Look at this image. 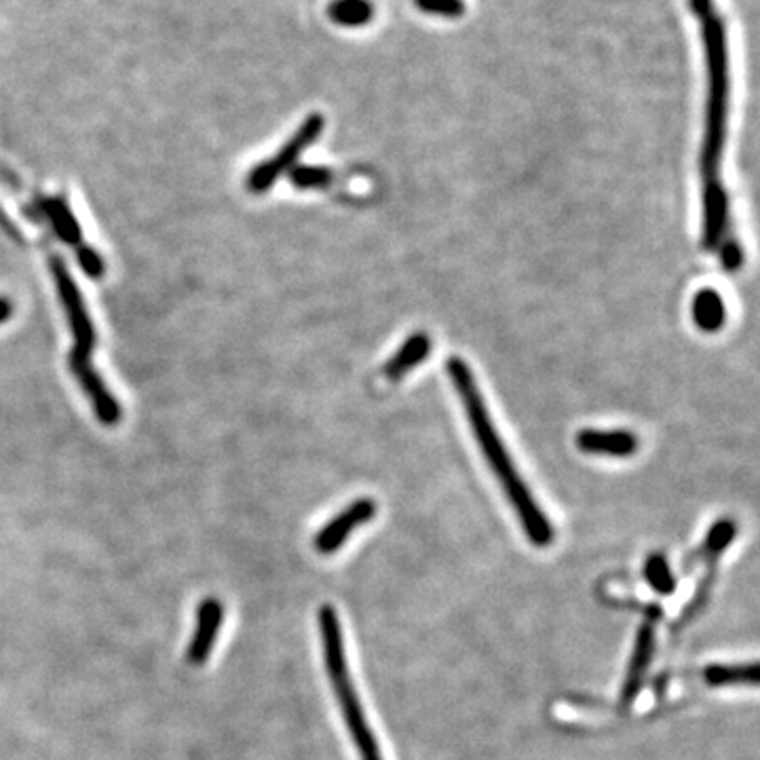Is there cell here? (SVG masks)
<instances>
[{
	"label": "cell",
	"mask_w": 760,
	"mask_h": 760,
	"mask_svg": "<svg viewBox=\"0 0 760 760\" xmlns=\"http://www.w3.org/2000/svg\"><path fill=\"white\" fill-rule=\"evenodd\" d=\"M721 262H723V267H725L727 271H730V273L739 271V267H741V262H744V249H741V245L737 244L735 239L723 242V244H721Z\"/></svg>",
	"instance_id": "obj_21"
},
{
	"label": "cell",
	"mask_w": 760,
	"mask_h": 760,
	"mask_svg": "<svg viewBox=\"0 0 760 760\" xmlns=\"http://www.w3.org/2000/svg\"><path fill=\"white\" fill-rule=\"evenodd\" d=\"M577 446L587 455L632 456L639 451V440L623 429H583L577 433Z\"/></svg>",
	"instance_id": "obj_9"
},
{
	"label": "cell",
	"mask_w": 760,
	"mask_h": 760,
	"mask_svg": "<svg viewBox=\"0 0 760 760\" xmlns=\"http://www.w3.org/2000/svg\"><path fill=\"white\" fill-rule=\"evenodd\" d=\"M693 321L701 332H718L725 326L727 308L718 292L700 290L693 299Z\"/></svg>",
	"instance_id": "obj_12"
},
{
	"label": "cell",
	"mask_w": 760,
	"mask_h": 760,
	"mask_svg": "<svg viewBox=\"0 0 760 760\" xmlns=\"http://www.w3.org/2000/svg\"><path fill=\"white\" fill-rule=\"evenodd\" d=\"M38 208H40V212L49 218L54 233L60 237L63 244L74 245V247L83 244V231H81V226L77 222V215L72 213L68 201L61 195L40 199Z\"/></svg>",
	"instance_id": "obj_10"
},
{
	"label": "cell",
	"mask_w": 760,
	"mask_h": 760,
	"mask_svg": "<svg viewBox=\"0 0 760 760\" xmlns=\"http://www.w3.org/2000/svg\"><path fill=\"white\" fill-rule=\"evenodd\" d=\"M224 621V607L215 598H206L197 607V628L186 648V659L192 666H203L212 653L215 636Z\"/></svg>",
	"instance_id": "obj_8"
},
{
	"label": "cell",
	"mask_w": 760,
	"mask_h": 760,
	"mask_svg": "<svg viewBox=\"0 0 760 760\" xmlns=\"http://www.w3.org/2000/svg\"><path fill=\"white\" fill-rule=\"evenodd\" d=\"M689 9H691L698 17H701V20H705L708 15L714 13L712 0H689Z\"/></svg>",
	"instance_id": "obj_22"
},
{
	"label": "cell",
	"mask_w": 760,
	"mask_h": 760,
	"mask_svg": "<svg viewBox=\"0 0 760 760\" xmlns=\"http://www.w3.org/2000/svg\"><path fill=\"white\" fill-rule=\"evenodd\" d=\"M328 17L344 28H360L372 22L374 4L370 0H332L328 4Z\"/></svg>",
	"instance_id": "obj_14"
},
{
	"label": "cell",
	"mask_w": 760,
	"mask_h": 760,
	"mask_svg": "<svg viewBox=\"0 0 760 760\" xmlns=\"http://www.w3.org/2000/svg\"><path fill=\"white\" fill-rule=\"evenodd\" d=\"M332 172L328 167L317 165H296L290 169V180L296 188L311 190V188H326L332 183Z\"/></svg>",
	"instance_id": "obj_18"
},
{
	"label": "cell",
	"mask_w": 760,
	"mask_h": 760,
	"mask_svg": "<svg viewBox=\"0 0 760 760\" xmlns=\"http://www.w3.org/2000/svg\"><path fill=\"white\" fill-rule=\"evenodd\" d=\"M376 516V503L372 499H358L353 501L344 512H340L338 516L332 517L317 535L313 546L324 553L330 556L338 549L344 546V541L349 539V535L365 524L367 519Z\"/></svg>",
	"instance_id": "obj_6"
},
{
	"label": "cell",
	"mask_w": 760,
	"mask_h": 760,
	"mask_svg": "<svg viewBox=\"0 0 760 760\" xmlns=\"http://www.w3.org/2000/svg\"><path fill=\"white\" fill-rule=\"evenodd\" d=\"M701 678L710 687L757 685L759 682V666L757 664H744V666L714 664V666H708V668L703 669Z\"/></svg>",
	"instance_id": "obj_13"
},
{
	"label": "cell",
	"mask_w": 760,
	"mask_h": 760,
	"mask_svg": "<svg viewBox=\"0 0 760 760\" xmlns=\"http://www.w3.org/2000/svg\"><path fill=\"white\" fill-rule=\"evenodd\" d=\"M414 4L429 15H440L448 20H455L465 13V0H414Z\"/></svg>",
	"instance_id": "obj_19"
},
{
	"label": "cell",
	"mask_w": 760,
	"mask_h": 760,
	"mask_svg": "<svg viewBox=\"0 0 760 760\" xmlns=\"http://www.w3.org/2000/svg\"><path fill=\"white\" fill-rule=\"evenodd\" d=\"M655 621L644 619V623L639 628L636 634V644H634V653L630 659V666L625 671V680L621 685V693H619V705L621 708H630L642 691V682L644 676L651 668L653 662V653H655Z\"/></svg>",
	"instance_id": "obj_7"
},
{
	"label": "cell",
	"mask_w": 760,
	"mask_h": 760,
	"mask_svg": "<svg viewBox=\"0 0 760 760\" xmlns=\"http://www.w3.org/2000/svg\"><path fill=\"white\" fill-rule=\"evenodd\" d=\"M701 40L708 72L705 129L701 144V184H703V247L716 249L723 244L729 220V201L721 183V159L727 136L729 115V43L723 20L712 13L701 20Z\"/></svg>",
	"instance_id": "obj_1"
},
{
	"label": "cell",
	"mask_w": 760,
	"mask_h": 760,
	"mask_svg": "<svg viewBox=\"0 0 760 760\" xmlns=\"http://www.w3.org/2000/svg\"><path fill=\"white\" fill-rule=\"evenodd\" d=\"M431 351V340L425 332H414L404 340V344L396 351V355L385 364L383 374L389 381H399L404 378L414 365L425 362L426 355Z\"/></svg>",
	"instance_id": "obj_11"
},
{
	"label": "cell",
	"mask_w": 760,
	"mask_h": 760,
	"mask_svg": "<svg viewBox=\"0 0 760 760\" xmlns=\"http://www.w3.org/2000/svg\"><path fill=\"white\" fill-rule=\"evenodd\" d=\"M77 262L83 269V273L90 274L92 279L104 277V258L93 249L92 245L81 244L77 247Z\"/></svg>",
	"instance_id": "obj_20"
},
{
	"label": "cell",
	"mask_w": 760,
	"mask_h": 760,
	"mask_svg": "<svg viewBox=\"0 0 760 760\" xmlns=\"http://www.w3.org/2000/svg\"><path fill=\"white\" fill-rule=\"evenodd\" d=\"M446 372L455 385L456 394L463 401L469 425L478 437V444L484 453V458H487L490 469L494 471L499 484L505 490L507 499L512 501L524 533L528 535L533 546L548 548L549 543L553 541V526H551L549 517L543 514V510L539 507V503L533 499L526 482L519 478L512 456L503 446V440L499 437L496 429L492 425L487 404L480 396V389H478V383L473 378L471 367L465 364L460 358L453 355L446 362Z\"/></svg>",
	"instance_id": "obj_2"
},
{
	"label": "cell",
	"mask_w": 760,
	"mask_h": 760,
	"mask_svg": "<svg viewBox=\"0 0 760 760\" xmlns=\"http://www.w3.org/2000/svg\"><path fill=\"white\" fill-rule=\"evenodd\" d=\"M737 535V524L733 517H721L705 535L703 548L700 549V560L708 564H716L723 551H727Z\"/></svg>",
	"instance_id": "obj_15"
},
{
	"label": "cell",
	"mask_w": 760,
	"mask_h": 760,
	"mask_svg": "<svg viewBox=\"0 0 760 760\" xmlns=\"http://www.w3.org/2000/svg\"><path fill=\"white\" fill-rule=\"evenodd\" d=\"M644 578L648 583V587L659 594V596H669L676 589V577L669 569L668 558L659 551L651 553L644 562Z\"/></svg>",
	"instance_id": "obj_16"
},
{
	"label": "cell",
	"mask_w": 760,
	"mask_h": 760,
	"mask_svg": "<svg viewBox=\"0 0 760 760\" xmlns=\"http://www.w3.org/2000/svg\"><path fill=\"white\" fill-rule=\"evenodd\" d=\"M13 315V304L9 299L0 296V324H4Z\"/></svg>",
	"instance_id": "obj_23"
},
{
	"label": "cell",
	"mask_w": 760,
	"mask_h": 760,
	"mask_svg": "<svg viewBox=\"0 0 760 760\" xmlns=\"http://www.w3.org/2000/svg\"><path fill=\"white\" fill-rule=\"evenodd\" d=\"M714 581H716V564H708V571H705V577L701 578L700 585H698V592L693 594L691 603L685 607V610L680 612V617L674 621V628L671 632H678L682 630L687 623H691L701 610L705 608V605L710 603V596H712V587H714Z\"/></svg>",
	"instance_id": "obj_17"
},
{
	"label": "cell",
	"mask_w": 760,
	"mask_h": 760,
	"mask_svg": "<svg viewBox=\"0 0 760 760\" xmlns=\"http://www.w3.org/2000/svg\"><path fill=\"white\" fill-rule=\"evenodd\" d=\"M317 623H319V634H321V644H324L326 669H328V676H330V682L335 689L336 700L340 703L347 729L353 737V744H355L362 760H383L376 737L367 727L364 708L360 703L358 691H355L351 676H349L342 628H340V619H338L336 608L332 605H324L319 608Z\"/></svg>",
	"instance_id": "obj_3"
},
{
	"label": "cell",
	"mask_w": 760,
	"mask_h": 760,
	"mask_svg": "<svg viewBox=\"0 0 760 760\" xmlns=\"http://www.w3.org/2000/svg\"><path fill=\"white\" fill-rule=\"evenodd\" d=\"M49 269L56 279L58 294H60L63 311L68 315L70 330L74 335V347L68 355V365L92 364V351L95 347V330H93L92 317L87 313V306L83 303V296L79 292V285L74 283L72 274L68 273L60 256L49 258Z\"/></svg>",
	"instance_id": "obj_4"
},
{
	"label": "cell",
	"mask_w": 760,
	"mask_h": 760,
	"mask_svg": "<svg viewBox=\"0 0 760 760\" xmlns=\"http://www.w3.org/2000/svg\"><path fill=\"white\" fill-rule=\"evenodd\" d=\"M326 119L321 115H311L304 119L303 125L294 131V136L279 149L273 159L262 161L260 165H256L249 174L245 186L249 192L254 195H262L267 190L273 188V184L294 167V163L299 161V156L303 154L324 131Z\"/></svg>",
	"instance_id": "obj_5"
}]
</instances>
